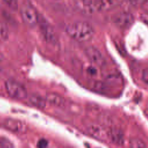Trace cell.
Instances as JSON below:
<instances>
[{"instance_id": "6da1fadb", "label": "cell", "mask_w": 148, "mask_h": 148, "mask_svg": "<svg viewBox=\"0 0 148 148\" xmlns=\"http://www.w3.org/2000/svg\"><path fill=\"white\" fill-rule=\"evenodd\" d=\"M66 32L72 38L79 42L90 40L94 34L92 27L84 21H76L69 24L66 27Z\"/></svg>"}, {"instance_id": "7a4b0ae2", "label": "cell", "mask_w": 148, "mask_h": 148, "mask_svg": "<svg viewBox=\"0 0 148 148\" xmlns=\"http://www.w3.org/2000/svg\"><path fill=\"white\" fill-rule=\"evenodd\" d=\"M76 5L85 12H105L119 5V0H75Z\"/></svg>"}, {"instance_id": "3957f363", "label": "cell", "mask_w": 148, "mask_h": 148, "mask_svg": "<svg viewBox=\"0 0 148 148\" xmlns=\"http://www.w3.org/2000/svg\"><path fill=\"white\" fill-rule=\"evenodd\" d=\"M20 13L22 20L27 25L34 27L38 24L39 14L29 2L26 1L21 4L20 8Z\"/></svg>"}, {"instance_id": "277c9868", "label": "cell", "mask_w": 148, "mask_h": 148, "mask_svg": "<svg viewBox=\"0 0 148 148\" xmlns=\"http://www.w3.org/2000/svg\"><path fill=\"white\" fill-rule=\"evenodd\" d=\"M7 94L12 98L22 100L27 97L28 92L26 88L21 83L14 80H8L5 83Z\"/></svg>"}, {"instance_id": "5b68a950", "label": "cell", "mask_w": 148, "mask_h": 148, "mask_svg": "<svg viewBox=\"0 0 148 148\" xmlns=\"http://www.w3.org/2000/svg\"><path fill=\"white\" fill-rule=\"evenodd\" d=\"M38 24L46 41L50 44L55 45L57 42V36L52 25L44 17L39 15Z\"/></svg>"}, {"instance_id": "8992f818", "label": "cell", "mask_w": 148, "mask_h": 148, "mask_svg": "<svg viewBox=\"0 0 148 148\" xmlns=\"http://www.w3.org/2000/svg\"><path fill=\"white\" fill-rule=\"evenodd\" d=\"M113 21L119 28H127L132 24L134 18L131 13L127 12H123L114 15Z\"/></svg>"}, {"instance_id": "52a82bcc", "label": "cell", "mask_w": 148, "mask_h": 148, "mask_svg": "<svg viewBox=\"0 0 148 148\" xmlns=\"http://www.w3.org/2000/svg\"><path fill=\"white\" fill-rule=\"evenodd\" d=\"M86 57L93 64L103 66L105 64V59L102 53L94 46H88L84 50Z\"/></svg>"}, {"instance_id": "ba28073f", "label": "cell", "mask_w": 148, "mask_h": 148, "mask_svg": "<svg viewBox=\"0 0 148 148\" xmlns=\"http://www.w3.org/2000/svg\"><path fill=\"white\" fill-rule=\"evenodd\" d=\"M4 124L7 129L16 133L23 134L27 130L26 124L19 120L8 119L5 121Z\"/></svg>"}, {"instance_id": "9c48e42d", "label": "cell", "mask_w": 148, "mask_h": 148, "mask_svg": "<svg viewBox=\"0 0 148 148\" xmlns=\"http://www.w3.org/2000/svg\"><path fill=\"white\" fill-rule=\"evenodd\" d=\"M87 131L90 135L100 140H105L108 138V132L98 125H90L87 128Z\"/></svg>"}, {"instance_id": "30bf717a", "label": "cell", "mask_w": 148, "mask_h": 148, "mask_svg": "<svg viewBox=\"0 0 148 148\" xmlns=\"http://www.w3.org/2000/svg\"><path fill=\"white\" fill-rule=\"evenodd\" d=\"M108 138L116 145H122L124 143V135L123 132L117 128H113L108 131Z\"/></svg>"}, {"instance_id": "8fae6325", "label": "cell", "mask_w": 148, "mask_h": 148, "mask_svg": "<svg viewBox=\"0 0 148 148\" xmlns=\"http://www.w3.org/2000/svg\"><path fill=\"white\" fill-rule=\"evenodd\" d=\"M45 99L46 102L56 106H62L65 103L64 98L61 95L54 92L47 94Z\"/></svg>"}, {"instance_id": "7c38bea8", "label": "cell", "mask_w": 148, "mask_h": 148, "mask_svg": "<svg viewBox=\"0 0 148 148\" xmlns=\"http://www.w3.org/2000/svg\"><path fill=\"white\" fill-rule=\"evenodd\" d=\"M29 102L34 106L43 109L46 106V99L43 98L41 96L38 95H31L29 97Z\"/></svg>"}, {"instance_id": "4fadbf2b", "label": "cell", "mask_w": 148, "mask_h": 148, "mask_svg": "<svg viewBox=\"0 0 148 148\" xmlns=\"http://www.w3.org/2000/svg\"><path fill=\"white\" fill-rule=\"evenodd\" d=\"M8 37V31L5 24L0 21V42L5 40Z\"/></svg>"}, {"instance_id": "5bb4252c", "label": "cell", "mask_w": 148, "mask_h": 148, "mask_svg": "<svg viewBox=\"0 0 148 148\" xmlns=\"http://www.w3.org/2000/svg\"><path fill=\"white\" fill-rule=\"evenodd\" d=\"M130 145L132 147H145L146 145L144 142L138 138H133L130 142Z\"/></svg>"}, {"instance_id": "9a60e30c", "label": "cell", "mask_w": 148, "mask_h": 148, "mask_svg": "<svg viewBox=\"0 0 148 148\" xmlns=\"http://www.w3.org/2000/svg\"><path fill=\"white\" fill-rule=\"evenodd\" d=\"M4 3L12 10H16L18 9V0H3Z\"/></svg>"}, {"instance_id": "2e32d148", "label": "cell", "mask_w": 148, "mask_h": 148, "mask_svg": "<svg viewBox=\"0 0 148 148\" xmlns=\"http://www.w3.org/2000/svg\"><path fill=\"white\" fill-rule=\"evenodd\" d=\"M131 4L135 6H139L144 5L147 0H129Z\"/></svg>"}, {"instance_id": "e0dca14e", "label": "cell", "mask_w": 148, "mask_h": 148, "mask_svg": "<svg viewBox=\"0 0 148 148\" xmlns=\"http://www.w3.org/2000/svg\"><path fill=\"white\" fill-rule=\"evenodd\" d=\"M48 145V142L45 139H40L37 143V147L39 148H45Z\"/></svg>"}, {"instance_id": "ac0fdd59", "label": "cell", "mask_w": 148, "mask_h": 148, "mask_svg": "<svg viewBox=\"0 0 148 148\" xmlns=\"http://www.w3.org/2000/svg\"><path fill=\"white\" fill-rule=\"evenodd\" d=\"M142 79L143 82L146 84H148V68L144 69L142 75Z\"/></svg>"}, {"instance_id": "d6986e66", "label": "cell", "mask_w": 148, "mask_h": 148, "mask_svg": "<svg viewBox=\"0 0 148 148\" xmlns=\"http://www.w3.org/2000/svg\"><path fill=\"white\" fill-rule=\"evenodd\" d=\"M13 147L12 143L6 140H3L0 141V147Z\"/></svg>"}, {"instance_id": "ffe728a7", "label": "cell", "mask_w": 148, "mask_h": 148, "mask_svg": "<svg viewBox=\"0 0 148 148\" xmlns=\"http://www.w3.org/2000/svg\"><path fill=\"white\" fill-rule=\"evenodd\" d=\"M87 72H88L89 74H91V75H95L96 74V70H95V68L92 67V66H91V67H89L88 69H87Z\"/></svg>"}, {"instance_id": "44dd1931", "label": "cell", "mask_w": 148, "mask_h": 148, "mask_svg": "<svg viewBox=\"0 0 148 148\" xmlns=\"http://www.w3.org/2000/svg\"><path fill=\"white\" fill-rule=\"evenodd\" d=\"M1 57H2V55H1V54L0 53V60H1Z\"/></svg>"}]
</instances>
